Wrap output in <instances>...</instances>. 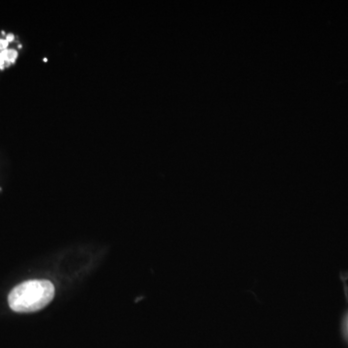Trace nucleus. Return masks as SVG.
Instances as JSON below:
<instances>
[{
	"label": "nucleus",
	"instance_id": "nucleus-1",
	"mask_svg": "<svg viewBox=\"0 0 348 348\" xmlns=\"http://www.w3.org/2000/svg\"><path fill=\"white\" fill-rule=\"evenodd\" d=\"M54 297V286L46 279L27 280L16 286L8 303L16 313H35L46 307Z\"/></svg>",
	"mask_w": 348,
	"mask_h": 348
}]
</instances>
